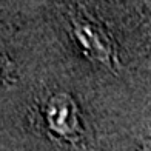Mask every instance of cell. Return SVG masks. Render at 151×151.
<instances>
[{
	"label": "cell",
	"instance_id": "6da1fadb",
	"mask_svg": "<svg viewBox=\"0 0 151 151\" xmlns=\"http://www.w3.org/2000/svg\"><path fill=\"white\" fill-rule=\"evenodd\" d=\"M48 122L59 134L73 136L77 131V116L73 100L66 96H57L48 106Z\"/></svg>",
	"mask_w": 151,
	"mask_h": 151
},
{
	"label": "cell",
	"instance_id": "7a4b0ae2",
	"mask_svg": "<svg viewBox=\"0 0 151 151\" xmlns=\"http://www.w3.org/2000/svg\"><path fill=\"white\" fill-rule=\"evenodd\" d=\"M142 151H151V140H150V142L147 143L145 147H143V150H142Z\"/></svg>",
	"mask_w": 151,
	"mask_h": 151
}]
</instances>
